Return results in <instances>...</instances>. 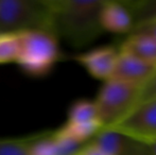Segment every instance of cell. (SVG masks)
<instances>
[{
    "mask_svg": "<svg viewBox=\"0 0 156 155\" xmlns=\"http://www.w3.org/2000/svg\"><path fill=\"white\" fill-rule=\"evenodd\" d=\"M105 0H50L51 33L72 48H84L103 33L100 14Z\"/></svg>",
    "mask_w": 156,
    "mask_h": 155,
    "instance_id": "cell-1",
    "label": "cell"
},
{
    "mask_svg": "<svg viewBox=\"0 0 156 155\" xmlns=\"http://www.w3.org/2000/svg\"><path fill=\"white\" fill-rule=\"evenodd\" d=\"M20 32V49L16 63L21 70L31 77L47 76L60 60L58 39L41 30Z\"/></svg>",
    "mask_w": 156,
    "mask_h": 155,
    "instance_id": "cell-2",
    "label": "cell"
},
{
    "mask_svg": "<svg viewBox=\"0 0 156 155\" xmlns=\"http://www.w3.org/2000/svg\"><path fill=\"white\" fill-rule=\"evenodd\" d=\"M27 30L51 33L50 0H0V33Z\"/></svg>",
    "mask_w": 156,
    "mask_h": 155,
    "instance_id": "cell-3",
    "label": "cell"
},
{
    "mask_svg": "<svg viewBox=\"0 0 156 155\" xmlns=\"http://www.w3.org/2000/svg\"><path fill=\"white\" fill-rule=\"evenodd\" d=\"M141 87L119 81H105L94 101L102 129L115 123L133 108Z\"/></svg>",
    "mask_w": 156,
    "mask_h": 155,
    "instance_id": "cell-4",
    "label": "cell"
},
{
    "mask_svg": "<svg viewBox=\"0 0 156 155\" xmlns=\"http://www.w3.org/2000/svg\"><path fill=\"white\" fill-rule=\"evenodd\" d=\"M101 130L125 135L146 145L156 141V100L134 107L121 119Z\"/></svg>",
    "mask_w": 156,
    "mask_h": 155,
    "instance_id": "cell-5",
    "label": "cell"
},
{
    "mask_svg": "<svg viewBox=\"0 0 156 155\" xmlns=\"http://www.w3.org/2000/svg\"><path fill=\"white\" fill-rule=\"evenodd\" d=\"M156 75V67L135 56L119 51L109 80L144 86Z\"/></svg>",
    "mask_w": 156,
    "mask_h": 155,
    "instance_id": "cell-6",
    "label": "cell"
},
{
    "mask_svg": "<svg viewBox=\"0 0 156 155\" xmlns=\"http://www.w3.org/2000/svg\"><path fill=\"white\" fill-rule=\"evenodd\" d=\"M88 143L108 155H151L148 145L108 130H100Z\"/></svg>",
    "mask_w": 156,
    "mask_h": 155,
    "instance_id": "cell-7",
    "label": "cell"
},
{
    "mask_svg": "<svg viewBox=\"0 0 156 155\" xmlns=\"http://www.w3.org/2000/svg\"><path fill=\"white\" fill-rule=\"evenodd\" d=\"M118 54V49L104 46L78 54L74 56V60L84 67L93 78L105 82L112 77Z\"/></svg>",
    "mask_w": 156,
    "mask_h": 155,
    "instance_id": "cell-8",
    "label": "cell"
},
{
    "mask_svg": "<svg viewBox=\"0 0 156 155\" xmlns=\"http://www.w3.org/2000/svg\"><path fill=\"white\" fill-rule=\"evenodd\" d=\"M100 23L103 31L115 34H129L133 29L131 15L121 1L105 0L101 10Z\"/></svg>",
    "mask_w": 156,
    "mask_h": 155,
    "instance_id": "cell-9",
    "label": "cell"
},
{
    "mask_svg": "<svg viewBox=\"0 0 156 155\" xmlns=\"http://www.w3.org/2000/svg\"><path fill=\"white\" fill-rule=\"evenodd\" d=\"M71 139L54 135V131H45L31 147L29 155H76L83 148Z\"/></svg>",
    "mask_w": 156,
    "mask_h": 155,
    "instance_id": "cell-10",
    "label": "cell"
},
{
    "mask_svg": "<svg viewBox=\"0 0 156 155\" xmlns=\"http://www.w3.org/2000/svg\"><path fill=\"white\" fill-rule=\"evenodd\" d=\"M118 50L156 67V38L151 34L144 32L131 33Z\"/></svg>",
    "mask_w": 156,
    "mask_h": 155,
    "instance_id": "cell-11",
    "label": "cell"
},
{
    "mask_svg": "<svg viewBox=\"0 0 156 155\" xmlns=\"http://www.w3.org/2000/svg\"><path fill=\"white\" fill-rule=\"evenodd\" d=\"M121 3L131 15L133 23L131 33L156 23V0H122Z\"/></svg>",
    "mask_w": 156,
    "mask_h": 155,
    "instance_id": "cell-12",
    "label": "cell"
},
{
    "mask_svg": "<svg viewBox=\"0 0 156 155\" xmlns=\"http://www.w3.org/2000/svg\"><path fill=\"white\" fill-rule=\"evenodd\" d=\"M102 129L99 121L85 122V123H69L66 122L63 126L54 131L58 137L71 139L79 143H88L91 138Z\"/></svg>",
    "mask_w": 156,
    "mask_h": 155,
    "instance_id": "cell-13",
    "label": "cell"
},
{
    "mask_svg": "<svg viewBox=\"0 0 156 155\" xmlns=\"http://www.w3.org/2000/svg\"><path fill=\"white\" fill-rule=\"evenodd\" d=\"M41 135V132L19 138H0V155H29L33 143Z\"/></svg>",
    "mask_w": 156,
    "mask_h": 155,
    "instance_id": "cell-14",
    "label": "cell"
},
{
    "mask_svg": "<svg viewBox=\"0 0 156 155\" xmlns=\"http://www.w3.org/2000/svg\"><path fill=\"white\" fill-rule=\"evenodd\" d=\"M20 49V32L0 33V64L16 63Z\"/></svg>",
    "mask_w": 156,
    "mask_h": 155,
    "instance_id": "cell-15",
    "label": "cell"
},
{
    "mask_svg": "<svg viewBox=\"0 0 156 155\" xmlns=\"http://www.w3.org/2000/svg\"><path fill=\"white\" fill-rule=\"evenodd\" d=\"M99 121L97 115L96 104L89 100H78L70 106L68 111L69 123H85V122Z\"/></svg>",
    "mask_w": 156,
    "mask_h": 155,
    "instance_id": "cell-16",
    "label": "cell"
},
{
    "mask_svg": "<svg viewBox=\"0 0 156 155\" xmlns=\"http://www.w3.org/2000/svg\"><path fill=\"white\" fill-rule=\"evenodd\" d=\"M152 100H156V75L151 79L147 84H144V86L141 87L139 96H138V98H137V101L134 104L133 108L140 105V104L144 103V102L152 101ZM133 108H132V110H133ZM131 111H129V112H131Z\"/></svg>",
    "mask_w": 156,
    "mask_h": 155,
    "instance_id": "cell-17",
    "label": "cell"
},
{
    "mask_svg": "<svg viewBox=\"0 0 156 155\" xmlns=\"http://www.w3.org/2000/svg\"><path fill=\"white\" fill-rule=\"evenodd\" d=\"M76 155H108V154L103 152L102 150L99 149L98 147H96V146L93 145V143H87L86 145L83 146L81 151Z\"/></svg>",
    "mask_w": 156,
    "mask_h": 155,
    "instance_id": "cell-18",
    "label": "cell"
},
{
    "mask_svg": "<svg viewBox=\"0 0 156 155\" xmlns=\"http://www.w3.org/2000/svg\"><path fill=\"white\" fill-rule=\"evenodd\" d=\"M135 32H144V33H148V34H151L152 36H154L156 38V23H153V25H150L148 27H144L140 30H137ZM133 32V33H135Z\"/></svg>",
    "mask_w": 156,
    "mask_h": 155,
    "instance_id": "cell-19",
    "label": "cell"
},
{
    "mask_svg": "<svg viewBox=\"0 0 156 155\" xmlns=\"http://www.w3.org/2000/svg\"><path fill=\"white\" fill-rule=\"evenodd\" d=\"M149 146V149H150V153L151 155H156V141L155 143H150Z\"/></svg>",
    "mask_w": 156,
    "mask_h": 155,
    "instance_id": "cell-20",
    "label": "cell"
}]
</instances>
